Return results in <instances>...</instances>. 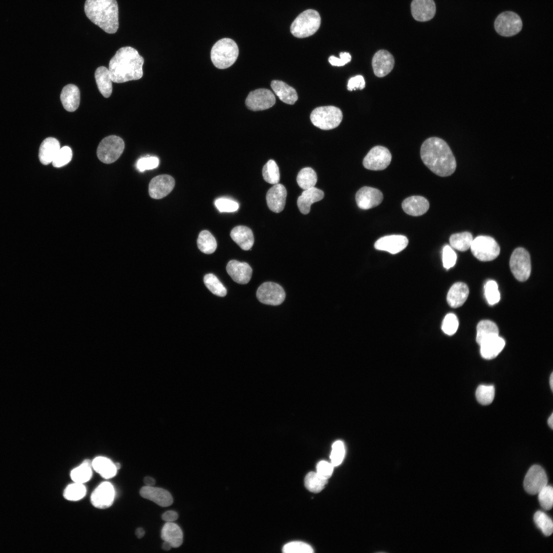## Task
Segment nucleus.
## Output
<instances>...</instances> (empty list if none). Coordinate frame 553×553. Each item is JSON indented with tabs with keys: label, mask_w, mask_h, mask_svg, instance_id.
<instances>
[{
	"label": "nucleus",
	"mask_w": 553,
	"mask_h": 553,
	"mask_svg": "<svg viewBox=\"0 0 553 553\" xmlns=\"http://www.w3.org/2000/svg\"><path fill=\"white\" fill-rule=\"evenodd\" d=\"M257 297L262 303L272 306H277L282 304L286 296L285 292L279 284L266 282L262 284L258 288Z\"/></svg>",
	"instance_id": "11"
},
{
	"label": "nucleus",
	"mask_w": 553,
	"mask_h": 553,
	"mask_svg": "<svg viewBox=\"0 0 553 553\" xmlns=\"http://www.w3.org/2000/svg\"><path fill=\"white\" fill-rule=\"evenodd\" d=\"M80 91L77 86L73 84L65 86L60 94V100L65 109L68 112L76 110L80 103Z\"/></svg>",
	"instance_id": "26"
},
{
	"label": "nucleus",
	"mask_w": 553,
	"mask_h": 553,
	"mask_svg": "<svg viewBox=\"0 0 553 553\" xmlns=\"http://www.w3.org/2000/svg\"><path fill=\"white\" fill-rule=\"evenodd\" d=\"M413 18L419 22H426L433 18L436 5L433 0H413L411 4Z\"/></svg>",
	"instance_id": "23"
},
{
	"label": "nucleus",
	"mask_w": 553,
	"mask_h": 553,
	"mask_svg": "<svg viewBox=\"0 0 553 553\" xmlns=\"http://www.w3.org/2000/svg\"><path fill=\"white\" fill-rule=\"evenodd\" d=\"M238 55V45L233 40L229 38H223L217 41L213 45L210 52L212 63L220 69L230 67L235 62Z\"/></svg>",
	"instance_id": "4"
},
{
	"label": "nucleus",
	"mask_w": 553,
	"mask_h": 553,
	"mask_svg": "<svg viewBox=\"0 0 553 553\" xmlns=\"http://www.w3.org/2000/svg\"><path fill=\"white\" fill-rule=\"evenodd\" d=\"M509 266L515 278L520 282L526 281L531 272L529 252L523 247L516 248L511 254Z\"/></svg>",
	"instance_id": "9"
},
{
	"label": "nucleus",
	"mask_w": 553,
	"mask_h": 553,
	"mask_svg": "<svg viewBox=\"0 0 553 553\" xmlns=\"http://www.w3.org/2000/svg\"><path fill=\"white\" fill-rule=\"evenodd\" d=\"M470 248L476 258L484 262L495 259L500 252L498 243L493 238L488 236H479L475 238L473 240Z\"/></svg>",
	"instance_id": "7"
},
{
	"label": "nucleus",
	"mask_w": 553,
	"mask_h": 553,
	"mask_svg": "<svg viewBox=\"0 0 553 553\" xmlns=\"http://www.w3.org/2000/svg\"><path fill=\"white\" fill-rule=\"evenodd\" d=\"M60 148V143L56 138L48 137L44 139L39 149L40 162L44 165L52 162Z\"/></svg>",
	"instance_id": "29"
},
{
	"label": "nucleus",
	"mask_w": 553,
	"mask_h": 553,
	"mask_svg": "<svg viewBox=\"0 0 553 553\" xmlns=\"http://www.w3.org/2000/svg\"><path fill=\"white\" fill-rule=\"evenodd\" d=\"M135 534L138 538H142L145 534V531L142 528H138L135 531Z\"/></svg>",
	"instance_id": "60"
},
{
	"label": "nucleus",
	"mask_w": 553,
	"mask_h": 553,
	"mask_svg": "<svg viewBox=\"0 0 553 553\" xmlns=\"http://www.w3.org/2000/svg\"><path fill=\"white\" fill-rule=\"evenodd\" d=\"M310 118L314 126L329 130L339 125L343 119V113L340 109L334 106L319 107L312 111Z\"/></svg>",
	"instance_id": "6"
},
{
	"label": "nucleus",
	"mask_w": 553,
	"mask_h": 553,
	"mask_svg": "<svg viewBox=\"0 0 553 553\" xmlns=\"http://www.w3.org/2000/svg\"><path fill=\"white\" fill-rule=\"evenodd\" d=\"M345 453L344 443L341 440H337L333 443L332 446V451L330 455L331 463L334 466L339 465L344 457Z\"/></svg>",
	"instance_id": "51"
},
{
	"label": "nucleus",
	"mask_w": 553,
	"mask_h": 553,
	"mask_svg": "<svg viewBox=\"0 0 553 553\" xmlns=\"http://www.w3.org/2000/svg\"><path fill=\"white\" fill-rule=\"evenodd\" d=\"M84 9L87 17L104 32H116L119 27L116 0H86Z\"/></svg>",
	"instance_id": "3"
},
{
	"label": "nucleus",
	"mask_w": 553,
	"mask_h": 553,
	"mask_svg": "<svg viewBox=\"0 0 553 553\" xmlns=\"http://www.w3.org/2000/svg\"><path fill=\"white\" fill-rule=\"evenodd\" d=\"M275 103L274 95L266 89H259L250 92L245 100L247 108L254 111L268 109Z\"/></svg>",
	"instance_id": "13"
},
{
	"label": "nucleus",
	"mask_w": 553,
	"mask_h": 553,
	"mask_svg": "<svg viewBox=\"0 0 553 553\" xmlns=\"http://www.w3.org/2000/svg\"><path fill=\"white\" fill-rule=\"evenodd\" d=\"M204 283L206 287L214 294L221 297L226 295V289L214 274L208 273L205 275Z\"/></svg>",
	"instance_id": "41"
},
{
	"label": "nucleus",
	"mask_w": 553,
	"mask_h": 553,
	"mask_svg": "<svg viewBox=\"0 0 553 553\" xmlns=\"http://www.w3.org/2000/svg\"><path fill=\"white\" fill-rule=\"evenodd\" d=\"M183 532L180 526L173 522H166L161 529L162 539L169 542L172 547L180 546L183 543Z\"/></svg>",
	"instance_id": "32"
},
{
	"label": "nucleus",
	"mask_w": 553,
	"mask_h": 553,
	"mask_svg": "<svg viewBox=\"0 0 553 553\" xmlns=\"http://www.w3.org/2000/svg\"><path fill=\"white\" fill-rule=\"evenodd\" d=\"M534 520L544 535L549 536L551 535L553 531L552 521L545 513L541 511L537 512L534 516Z\"/></svg>",
	"instance_id": "44"
},
{
	"label": "nucleus",
	"mask_w": 553,
	"mask_h": 553,
	"mask_svg": "<svg viewBox=\"0 0 553 553\" xmlns=\"http://www.w3.org/2000/svg\"><path fill=\"white\" fill-rule=\"evenodd\" d=\"M340 58H338L334 56H330L329 58L330 63L334 66H343L350 61L351 55L348 52H341L339 54Z\"/></svg>",
	"instance_id": "56"
},
{
	"label": "nucleus",
	"mask_w": 553,
	"mask_h": 553,
	"mask_svg": "<svg viewBox=\"0 0 553 553\" xmlns=\"http://www.w3.org/2000/svg\"><path fill=\"white\" fill-rule=\"evenodd\" d=\"M394 62V57L389 52L385 50L378 51L372 60L374 74L378 77L386 76L393 69Z\"/></svg>",
	"instance_id": "19"
},
{
	"label": "nucleus",
	"mask_w": 553,
	"mask_h": 553,
	"mask_svg": "<svg viewBox=\"0 0 553 553\" xmlns=\"http://www.w3.org/2000/svg\"><path fill=\"white\" fill-rule=\"evenodd\" d=\"M226 269L231 279L238 284H247L251 278L252 269L246 262L232 260L227 263Z\"/></svg>",
	"instance_id": "20"
},
{
	"label": "nucleus",
	"mask_w": 553,
	"mask_h": 553,
	"mask_svg": "<svg viewBox=\"0 0 553 553\" xmlns=\"http://www.w3.org/2000/svg\"><path fill=\"white\" fill-rule=\"evenodd\" d=\"M408 243V239L406 236L392 235L379 238L375 242L374 247L379 250L396 254L403 250L407 246Z\"/></svg>",
	"instance_id": "18"
},
{
	"label": "nucleus",
	"mask_w": 553,
	"mask_h": 553,
	"mask_svg": "<svg viewBox=\"0 0 553 553\" xmlns=\"http://www.w3.org/2000/svg\"><path fill=\"white\" fill-rule=\"evenodd\" d=\"M143 481L145 485L152 486L155 484V480L150 476H146L144 477Z\"/></svg>",
	"instance_id": "59"
},
{
	"label": "nucleus",
	"mask_w": 553,
	"mask_h": 553,
	"mask_svg": "<svg viewBox=\"0 0 553 553\" xmlns=\"http://www.w3.org/2000/svg\"><path fill=\"white\" fill-rule=\"evenodd\" d=\"M473 240L471 233L464 231L452 235L449 241L453 248L459 251H465L470 248Z\"/></svg>",
	"instance_id": "37"
},
{
	"label": "nucleus",
	"mask_w": 553,
	"mask_h": 553,
	"mask_svg": "<svg viewBox=\"0 0 553 553\" xmlns=\"http://www.w3.org/2000/svg\"><path fill=\"white\" fill-rule=\"evenodd\" d=\"M365 87V81L361 75H356L351 77L348 81L347 89L351 91L357 89H363Z\"/></svg>",
	"instance_id": "57"
},
{
	"label": "nucleus",
	"mask_w": 553,
	"mask_h": 553,
	"mask_svg": "<svg viewBox=\"0 0 553 553\" xmlns=\"http://www.w3.org/2000/svg\"><path fill=\"white\" fill-rule=\"evenodd\" d=\"M271 87L280 99L289 104H294L298 96L295 90L285 82L278 80L271 81Z\"/></svg>",
	"instance_id": "31"
},
{
	"label": "nucleus",
	"mask_w": 553,
	"mask_h": 553,
	"mask_svg": "<svg viewBox=\"0 0 553 553\" xmlns=\"http://www.w3.org/2000/svg\"><path fill=\"white\" fill-rule=\"evenodd\" d=\"M72 151L71 148L68 146L60 148L55 157L52 161L53 166L55 167H60L68 164L72 159Z\"/></svg>",
	"instance_id": "46"
},
{
	"label": "nucleus",
	"mask_w": 553,
	"mask_h": 553,
	"mask_svg": "<svg viewBox=\"0 0 553 553\" xmlns=\"http://www.w3.org/2000/svg\"><path fill=\"white\" fill-rule=\"evenodd\" d=\"M215 204L220 212H234L239 208V204L237 202L226 198L217 199Z\"/></svg>",
	"instance_id": "52"
},
{
	"label": "nucleus",
	"mask_w": 553,
	"mask_h": 553,
	"mask_svg": "<svg viewBox=\"0 0 553 553\" xmlns=\"http://www.w3.org/2000/svg\"><path fill=\"white\" fill-rule=\"evenodd\" d=\"M404 211L412 216H419L425 214L429 209L430 204L427 199L419 196H413L407 198L402 203Z\"/></svg>",
	"instance_id": "25"
},
{
	"label": "nucleus",
	"mask_w": 553,
	"mask_h": 553,
	"mask_svg": "<svg viewBox=\"0 0 553 553\" xmlns=\"http://www.w3.org/2000/svg\"><path fill=\"white\" fill-rule=\"evenodd\" d=\"M143 58L135 49L129 46L120 48L109 62L112 81L123 83L140 79L143 76Z\"/></svg>",
	"instance_id": "2"
},
{
	"label": "nucleus",
	"mask_w": 553,
	"mask_h": 553,
	"mask_svg": "<svg viewBox=\"0 0 553 553\" xmlns=\"http://www.w3.org/2000/svg\"><path fill=\"white\" fill-rule=\"evenodd\" d=\"M115 465H116L117 470H118V469H119L120 468V464L119 463H115Z\"/></svg>",
	"instance_id": "64"
},
{
	"label": "nucleus",
	"mask_w": 553,
	"mask_h": 553,
	"mask_svg": "<svg viewBox=\"0 0 553 553\" xmlns=\"http://www.w3.org/2000/svg\"><path fill=\"white\" fill-rule=\"evenodd\" d=\"M159 159L157 157L148 156L138 160L137 167L140 172L154 169L159 165Z\"/></svg>",
	"instance_id": "54"
},
{
	"label": "nucleus",
	"mask_w": 553,
	"mask_h": 553,
	"mask_svg": "<svg viewBox=\"0 0 553 553\" xmlns=\"http://www.w3.org/2000/svg\"><path fill=\"white\" fill-rule=\"evenodd\" d=\"M175 183L174 179L169 175L157 176L153 178L149 183V195L153 199H161L171 192Z\"/></svg>",
	"instance_id": "16"
},
{
	"label": "nucleus",
	"mask_w": 553,
	"mask_h": 553,
	"mask_svg": "<svg viewBox=\"0 0 553 553\" xmlns=\"http://www.w3.org/2000/svg\"><path fill=\"white\" fill-rule=\"evenodd\" d=\"M328 479L319 475L316 472H309L305 478L306 487L310 492L317 493L325 487Z\"/></svg>",
	"instance_id": "40"
},
{
	"label": "nucleus",
	"mask_w": 553,
	"mask_h": 553,
	"mask_svg": "<svg viewBox=\"0 0 553 553\" xmlns=\"http://www.w3.org/2000/svg\"><path fill=\"white\" fill-rule=\"evenodd\" d=\"M505 344V341L499 335L487 337L479 345L481 355L485 359H493L501 352Z\"/></svg>",
	"instance_id": "24"
},
{
	"label": "nucleus",
	"mask_w": 553,
	"mask_h": 553,
	"mask_svg": "<svg viewBox=\"0 0 553 553\" xmlns=\"http://www.w3.org/2000/svg\"><path fill=\"white\" fill-rule=\"evenodd\" d=\"M420 157L425 165L439 176H449L456 169L454 154L447 143L440 138L426 139L420 148Z\"/></svg>",
	"instance_id": "1"
},
{
	"label": "nucleus",
	"mask_w": 553,
	"mask_h": 553,
	"mask_svg": "<svg viewBox=\"0 0 553 553\" xmlns=\"http://www.w3.org/2000/svg\"><path fill=\"white\" fill-rule=\"evenodd\" d=\"M317 179V175L312 168L305 167L298 173L296 181L301 188L306 190L314 187Z\"/></svg>",
	"instance_id": "39"
},
{
	"label": "nucleus",
	"mask_w": 553,
	"mask_h": 553,
	"mask_svg": "<svg viewBox=\"0 0 553 553\" xmlns=\"http://www.w3.org/2000/svg\"><path fill=\"white\" fill-rule=\"evenodd\" d=\"M522 26V21L519 15L512 11L500 13L494 22L496 31L504 37H510L518 34L521 30Z\"/></svg>",
	"instance_id": "10"
},
{
	"label": "nucleus",
	"mask_w": 553,
	"mask_h": 553,
	"mask_svg": "<svg viewBox=\"0 0 553 553\" xmlns=\"http://www.w3.org/2000/svg\"><path fill=\"white\" fill-rule=\"evenodd\" d=\"M469 289L466 284L463 282H457L454 284L449 289L446 300L448 304L452 308L461 306L467 299Z\"/></svg>",
	"instance_id": "28"
},
{
	"label": "nucleus",
	"mask_w": 553,
	"mask_h": 553,
	"mask_svg": "<svg viewBox=\"0 0 553 553\" xmlns=\"http://www.w3.org/2000/svg\"><path fill=\"white\" fill-rule=\"evenodd\" d=\"M547 483V477L544 469L539 465L530 467L524 478L523 485L526 492L531 495L538 494Z\"/></svg>",
	"instance_id": "14"
},
{
	"label": "nucleus",
	"mask_w": 553,
	"mask_h": 553,
	"mask_svg": "<svg viewBox=\"0 0 553 553\" xmlns=\"http://www.w3.org/2000/svg\"><path fill=\"white\" fill-rule=\"evenodd\" d=\"M547 423H548L549 427L551 429H553V414H552V413L549 417V418H548V419L547 420Z\"/></svg>",
	"instance_id": "62"
},
{
	"label": "nucleus",
	"mask_w": 553,
	"mask_h": 553,
	"mask_svg": "<svg viewBox=\"0 0 553 553\" xmlns=\"http://www.w3.org/2000/svg\"><path fill=\"white\" fill-rule=\"evenodd\" d=\"M95 78L99 92L105 98L112 92V79L109 69L104 66L98 67L95 72Z\"/></svg>",
	"instance_id": "33"
},
{
	"label": "nucleus",
	"mask_w": 553,
	"mask_h": 553,
	"mask_svg": "<svg viewBox=\"0 0 553 553\" xmlns=\"http://www.w3.org/2000/svg\"><path fill=\"white\" fill-rule=\"evenodd\" d=\"M391 159V154L387 147L377 145L369 151L364 158L363 164L368 169L380 171L389 166Z\"/></svg>",
	"instance_id": "12"
},
{
	"label": "nucleus",
	"mask_w": 553,
	"mask_h": 553,
	"mask_svg": "<svg viewBox=\"0 0 553 553\" xmlns=\"http://www.w3.org/2000/svg\"><path fill=\"white\" fill-rule=\"evenodd\" d=\"M494 396L495 388L492 385H480L476 389V399L478 402L482 405H488L491 403Z\"/></svg>",
	"instance_id": "45"
},
{
	"label": "nucleus",
	"mask_w": 553,
	"mask_h": 553,
	"mask_svg": "<svg viewBox=\"0 0 553 553\" xmlns=\"http://www.w3.org/2000/svg\"><path fill=\"white\" fill-rule=\"evenodd\" d=\"M92 462L89 459L84 460L82 463L74 469L70 473L71 478L74 482L83 483L91 478Z\"/></svg>",
	"instance_id": "36"
},
{
	"label": "nucleus",
	"mask_w": 553,
	"mask_h": 553,
	"mask_svg": "<svg viewBox=\"0 0 553 553\" xmlns=\"http://www.w3.org/2000/svg\"><path fill=\"white\" fill-rule=\"evenodd\" d=\"M457 255L452 248L445 245L442 250V262L443 267L448 269L453 267L456 262Z\"/></svg>",
	"instance_id": "53"
},
{
	"label": "nucleus",
	"mask_w": 553,
	"mask_h": 553,
	"mask_svg": "<svg viewBox=\"0 0 553 553\" xmlns=\"http://www.w3.org/2000/svg\"><path fill=\"white\" fill-rule=\"evenodd\" d=\"M232 239L244 250L251 249L254 243V237L252 230L245 226L234 227L230 232Z\"/></svg>",
	"instance_id": "30"
},
{
	"label": "nucleus",
	"mask_w": 553,
	"mask_h": 553,
	"mask_svg": "<svg viewBox=\"0 0 553 553\" xmlns=\"http://www.w3.org/2000/svg\"><path fill=\"white\" fill-rule=\"evenodd\" d=\"M287 197V190L285 186L277 183L271 187L266 196L268 208L271 211L279 213L284 208Z\"/></svg>",
	"instance_id": "21"
},
{
	"label": "nucleus",
	"mask_w": 553,
	"mask_h": 553,
	"mask_svg": "<svg viewBox=\"0 0 553 553\" xmlns=\"http://www.w3.org/2000/svg\"><path fill=\"white\" fill-rule=\"evenodd\" d=\"M172 547V546L171 544L169 542L165 541H164L162 545V549L166 551L169 550Z\"/></svg>",
	"instance_id": "61"
},
{
	"label": "nucleus",
	"mask_w": 553,
	"mask_h": 553,
	"mask_svg": "<svg viewBox=\"0 0 553 553\" xmlns=\"http://www.w3.org/2000/svg\"><path fill=\"white\" fill-rule=\"evenodd\" d=\"M334 466L326 461H320L316 466V473L322 477L328 479L332 475Z\"/></svg>",
	"instance_id": "55"
},
{
	"label": "nucleus",
	"mask_w": 553,
	"mask_h": 553,
	"mask_svg": "<svg viewBox=\"0 0 553 553\" xmlns=\"http://www.w3.org/2000/svg\"><path fill=\"white\" fill-rule=\"evenodd\" d=\"M484 289L485 295L490 305H493L500 301V294L498 285L495 281L490 280L487 282Z\"/></svg>",
	"instance_id": "48"
},
{
	"label": "nucleus",
	"mask_w": 553,
	"mask_h": 553,
	"mask_svg": "<svg viewBox=\"0 0 553 553\" xmlns=\"http://www.w3.org/2000/svg\"><path fill=\"white\" fill-rule=\"evenodd\" d=\"M262 175L264 180L272 184H275L280 181L279 168L276 162L269 160L263 166Z\"/></svg>",
	"instance_id": "42"
},
{
	"label": "nucleus",
	"mask_w": 553,
	"mask_h": 553,
	"mask_svg": "<svg viewBox=\"0 0 553 553\" xmlns=\"http://www.w3.org/2000/svg\"><path fill=\"white\" fill-rule=\"evenodd\" d=\"M549 384H550V389H551V391H552V389H553V374H552V373L550 374V376Z\"/></svg>",
	"instance_id": "63"
},
{
	"label": "nucleus",
	"mask_w": 553,
	"mask_h": 553,
	"mask_svg": "<svg viewBox=\"0 0 553 553\" xmlns=\"http://www.w3.org/2000/svg\"><path fill=\"white\" fill-rule=\"evenodd\" d=\"M92 467L105 479L114 477L117 471L114 463L110 459L102 456L97 457L94 459L92 462Z\"/></svg>",
	"instance_id": "34"
},
{
	"label": "nucleus",
	"mask_w": 553,
	"mask_h": 553,
	"mask_svg": "<svg viewBox=\"0 0 553 553\" xmlns=\"http://www.w3.org/2000/svg\"><path fill=\"white\" fill-rule=\"evenodd\" d=\"M383 198L381 191L369 186L360 188L355 195L356 204L362 209H368L378 206L381 203Z\"/></svg>",
	"instance_id": "15"
},
{
	"label": "nucleus",
	"mask_w": 553,
	"mask_h": 553,
	"mask_svg": "<svg viewBox=\"0 0 553 553\" xmlns=\"http://www.w3.org/2000/svg\"><path fill=\"white\" fill-rule=\"evenodd\" d=\"M459 326V322L456 315L450 313L447 314L442 322L441 329L445 334L449 335L454 334Z\"/></svg>",
	"instance_id": "50"
},
{
	"label": "nucleus",
	"mask_w": 553,
	"mask_h": 553,
	"mask_svg": "<svg viewBox=\"0 0 553 553\" xmlns=\"http://www.w3.org/2000/svg\"><path fill=\"white\" fill-rule=\"evenodd\" d=\"M124 148L123 139L119 136L111 135L103 138L97 149V156L103 163L110 164L116 161Z\"/></svg>",
	"instance_id": "8"
},
{
	"label": "nucleus",
	"mask_w": 553,
	"mask_h": 553,
	"mask_svg": "<svg viewBox=\"0 0 553 553\" xmlns=\"http://www.w3.org/2000/svg\"><path fill=\"white\" fill-rule=\"evenodd\" d=\"M285 553H312V547L309 544L300 541H294L285 544L282 549Z\"/></svg>",
	"instance_id": "49"
},
{
	"label": "nucleus",
	"mask_w": 553,
	"mask_h": 553,
	"mask_svg": "<svg viewBox=\"0 0 553 553\" xmlns=\"http://www.w3.org/2000/svg\"><path fill=\"white\" fill-rule=\"evenodd\" d=\"M86 488L83 483L74 482L68 485L63 492V497L70 501H77L86 494Z\"/></svg>",
	"instance_id": "43"
},
{
	"label": "nucleus",
	"mask_w": 553,
	"mask_h": 553,
	"mask_svg": "<svg viewBox=\"0 0 553 553\" xmlns=\"http://www.w3.org/2000/svg\"><path fill=\"white\" fill-rule=\"evenodd\" d=\"M319 13L313 9H308L299 14L292 23L290 31L297 38H305L314 34L321 25Z\"/></svg>",
	"instance_id": "5"
},
{
	"label": "nucleus",
	"mask_w": 553,
	"mask_h": 553,
	"mask_svg": "<svg viewBox=\"0 0 553 553\" xmlns=\"http://www.w3.org/2000/svg\"><path fill=\"white\" fill-rule=\"evenodd\" d=\"M538 494L539 501L541 507L545 510H550L553 504L552 486L546 485Z\"/></svg>",
	"instance_id": "47"
},
{
	"label": "nucleus",
	"mask_w": 553,
	"mask_h": 553,
	"mask_svg": "<svg viewBox=\"0 0 553 553\" xmlns=\"http://www.w3.org/2000/svg\"><path fill=\"white\" fill-rule=\"evenodd\" d=\"M115 490L113 485L109 482H103L93 492L91 501L95 507L106 508L113 504Z\"/></svg>",
	"instance_id": "17"
},
{
	"label": "nucleus",
	"mask_w": 553,
	"mask_h": 553,
	"mask_svg": "<svg viewBox=\"0 0 553 553\" xmlns=\"http://www.w3.org/2000/svg\"><path fill=\"white\" fill-rule=\"evenodd\" d=\"M498 335V328L497 325L491 321H481L477 326L476 342L478 345L487 337Z\"/></svg>",
	"instance_id": "35"
},
{
	"label": "nucleus",
	"mask_w": 553,
	"mask_h": 553,
	"mask_svg": "<svg viewBox=\"0 0 553 553\" xmlns=\"http://www.w3.org/2000/svg\"><path fill=\"white\" fill-rule=\"evenodd\" d=\"M199 250L206 254H211L217 248V242L214 237L207 230H203L199 235L197 240Z\"/></svg>",
	"instance_id": "38"
},
{
	"label": "nucleus",
	"mask_w": 553,
	"mask_h": 553,
	"mask_svg": "<svg viewBox=\"0 0 553 553\" xmlns=\"http://www.w3.org/2000/svg\"><path fill=\"white\" fill-rule=\"evenodd\" d=\"M178 518V513L174 511H168L162 515V519L167 522H173Z\"/></svg>",
	"instance_id": "58"
},
{
	"label": "nucleus",
	"mask_w": 553,
	"mask_h": 553,
	"mask_svg": "<svg viewBox=\"0 0 553 553\" xmlns=\"http://www.w3.org/2000/svg\"><path fill=\"white\" fill-rule=\"evenodd\" d=\"M140 494L162 507L168 506L173 503L171 493L162 488L145 485L140 489Z\"/></svg>",
	"instance_id": "22"
},
{
	"label": "nucleus",
	"mask_w": 553,
	"mask_h": 553,
	"mask_svg": "<svg viewBox=\"0 0 553 553\" xmlns=\"http://www.w3.org/2000/svg\"><path fill=\"white\" fill-rule=\"evenodd\" d=\"M324 196V192L315 187L304 190L297 200L300 211L304 215L308 214L310 210L311 205L323 199Z\"/></svg>",
	"instance_id": "27"
}]
</instances>
